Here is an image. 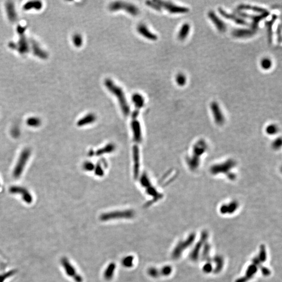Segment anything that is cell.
<instances>
[{
  "label": "cell",
  "mask_w": 282,
  "mask_h": 282,
  "mask_svg": "<svg viewBox=\"0 0 282 282\" xmlns=\"http://www.w3.org/2000/svg\"><path fill=\"white\" fill-rule=\"evenodd\" d=\"M104 84L107 90L117 97L123 114L125 116H128L130 111V107L124 92L121 88L116 85L110 78H106L104 82Z\"/></svg>",
  "instance_id": "1"
},
{
  "label": "cell",
  "mask_w": 282,
  "mask_h": 282,
  "mask_svg": "<svg viewBox=\"0 0 282 282\" xmlns=\"http://www.w3.org/2000/svg\"><path fill=\"white\" fill-rule=\"evenodd\" d=\"M109 9L112 12L124 10L133 16L137 15L140 12L139 8L136 6L130 3L122 1H115L111 3L109 5Z\"/></svg>",
  "instance_id": "2"
},
{
  "label": "cell",
  "mask_w": 282,
  "mask_h": 282,
  "mask_svg": "<svg viewBox=\"0 0 282 282\" xmlns=\"http://www.w3.org/2000/svg\"><path fill=\"white\" fill-rule=\"evenodd\" d=\"M30 154L31 151L29 148H25L22 151L13 173V176L15 179L19 178L22 175Z\"/></svg>",
  "instance_id": "3"
},
{
  "label": "cell",
  "mask_w": 282,
  "mask_h": 282,
  "mask_svg": "<svg viewBox=\"0 0 282 282\" xmlns=\"http://www.w3.org/2000/svg\"><path fill=\"white\" fill-rule=\"evenodd\" d=\"M17 30V32L20 35V38L17 44L15 43V49L17 50L20 54L25 55L29 51V44L24 34L26 28L18 26Z\"/></svg>",
  "instance_id": "4"
},
{
  "label": "cell",
  "mask_w": 282,
  "mask_h": 282,
  "mask_svg": "<svg viewBox=\"0 0 282 282\" xmlns=\"http://www.w3.org/2000/svg\"><path fill=\"white\" fill-rule=\"evenodd\" d=\"M155 1L161 7V10L162 8H163L164 9L167 10L168 12L172 14H183L186 13L189 11V8L188 7L176 5L170 2L159 0H157Z\"/></svg>",
  "instance_id": "5"
},
{
  "label": "cell",
  "mask_w": 282,
  "mask_h": 282,
  "mask_svg": "<svg viewBox=\"0 0 282 282\" xmlns=\"http://www.w3.org/2000/svg\"><path fill=\"white\" fill-rule=\"evenodd\" d=\"M237 13L238 14L239 16H240L241 17L249 18L252 20V23L251 25V29L255 32H257V30L258 29L260 22L262 20H264L266 17H268L270 14V12L258 15L250 14H248L241 11H238Z\"/></svg>",
  "instance_id": "6"
},
{
  "label": "cell",
  "mask_w": 282,
  "mask_h": 282,
  "mask_svg": "<svg viewBox=\"0 0 282 282\" xmlns=\"http://www.w3.org/2000/svg\"><path fill=\"white\" fill-rule=\"evenodd\" d=\"M61 264L68 276L73 278L76 282H83V278L76 272L75 269L66 258H62Z\"/></svg>",
  "instance_id": "7"
},
{
  "label": "cell",
  "mask_w": 282,
  "mask_h": 282,
  "mask_svg": "<svg viewBox=\"0 0 282 282\" xmlns=\"http://www.w3.org/2000/svg\"><path fill=\"white\" fill-rule=\"evenodd\" d=\"M133 216V213L131 211L114 212L110 213L103 214L100 219L102 221H106L110 219H130Z\"/></svg>",
  "instance_id": "8"
},
{
  "label": "cell",
  "mask_w": 282,
  "mask_h": 282,
  "mask_svg": "<svg viewBox=\"0 0 282 282\" xmlns=\"http://www.w3.org/2000/svg\"><path fill=\"white\" fill-rule=\"evenodd\" d=\"M9 191L12 194H20L21 195L24 201L28 204H30L32 202V195L25 188L20 186H13L10 188Z\"/></svg>",
  "instance_id": "9"
},
{
  "label": "cell",
  "mask_w": 282,
  "mask_h": 282,
  "mask_svg": "<svg viewBox=\"0 0 282 282\" xmlns=\"http://www.w3.org/2000/svg\"><path fill=\"white\" fill-rule=\"evenodd\" d=\"M218 11L219 13L223 17L225 18L227 20H231L233 22H235L236 24L241 25H247L248 23L245 20L243 19L242 17H239L236 15L231 14L226 12L225 10L223 9L221 7L218 8Z\"/></svg>",
  "instance_id": "10"
},
{
  "label": "cell",
  "mask_w": 282,
  "mask_h": 282,
  "mask_svg": "<svg viewBox=\"0 0 282 282\" xmlns=\"http://www.w3.org/2000/svg\"><path fill=\"white\" fill-rule=\"evenodd\" d=\"M208 16L209 20H211L219 32H225L226 31L227 27L225 23L215 14V13L213 11H210L208 13Z\"/></svg>",
  "instance_id": "11"
},
{
  "label": "cell",
  "mask_w": 282,
  "mask_h": 282,
  "mask_svg": "<svg viewBox=\"0 0 282 282\" xmlns=\"http://www.w3.org/2000/svg\"><path fill=\"white\" fill-rule=\"evenodd\" d=\"M137 30L140 34L144 37L146 39L153 41H155L157 39V36L151 32L145 25L143 24H139L137 27Z\"/></svg>",
  "instance_id": "12"
},
{
  "label": "cell",
  "mask_w": 282,
  "mask_h": 282,
  "mask_svg": "<svg viewBox=\"0 0 282 282\" xmlns=\"http://www.w3.org/2000/svg\"><path fill=\"white\" fill-rule=\"evenodd\" d=\"M237 10L239 11H251L255 12L258 13L260 14H264L266 13L269 12L268 10L265 9L264 8L255 6V5H249V4H241L238 5L237 7Z\"/></svg>",
  "instance_id": "13"
},
{
  "label": "cell",
  "mask_w": 282,
  "mask_h": 282,
  "mask_svg": "<svg viewBox=\"0 0 282 282\" xmlns=\"http://www.w3.org/2000/svg\"><path fill=\"white\" fill-rule=\"evenodd\" d=\"M256 32L251 29L238 28L233 30L232 34L237 38H245L252 36Z\"/></svg>",
  "instance_id": "14"
},
{
  "label": "cell",
  "mask_w": 282,
  "mask_h": 282,
  "mask_svg": "<svg viewBox=\"0 0 282 282\" xmlns=\"http://www.w3.org/2000/svg\"><path fill=\"white\" fill-rule=\"evenodd\" d=\"M5 7L8 19L11 22H15L17 20V16L14 3L10 1L7 2L5 4Z\"/></svg>",
  "instance_id": "15"
},
{
  "label": "cell",
  "mask_w": 282,
  "mask_h": 282,
  "mask_svg": "<svg viewBox=\"0 0 282 282\" xmlns=\"http://www.w3.org/2000/svg\"><path fill=\"white\" fill-rule=\"evenodd\" d=\"M32 52L36 56L42 59H46L48 58V54L46 52L42 49L39 44L35 41L31 42Z\"/></svg>",
  "instance_id": "16"
},
{
  "label": "cell",
  "mask_w": 282,
  "mask_h": 282,
  "mask_svg": "<svg viewBox=\"0 0 282 282\" xmlns=\"http://www.w3.org/2000/svg\"><path fill=\"white\" fill-rule=\"evenodd\" d=\"M277 15H273L271 19L265 22V24L267 28L268 32V40L269 44H271L272 42L273 37V26L276 20H277Z\"/></svg>",
  "instance_id": "17"
},
{
  "label": "cell",
  "mask_w": 282,
  "mask_h": 282,
  "mask_svg": "<svg viewBox=\"0 0 282 282\" xmlns=\"http://www.w3.org/2000/svg\"><path fill=\"white\" fill-rule=\"evenodd\" d=\"M190 30V25L187 23H185L181 26L178 32V37L180 40H183L187 37Z\"/></svg>",
  "instance_id": "18"
},
{
  "label": "cell",
  "mask_w": 282,
  "mask_h": 282,
  "mask_svg": "<svg viewBox=\"0 0 282 282\" xmlns=\"http://www.w3.org/2000/svg\"><path fill=\"white\" fill-rule=\"evenodd\" d=\"M42 7V4L41 1H32L26 3L23 6L24 10L25 11L34 9L36 10H40Z\"/></svg>",
  "instance_id": "19"
},
{
  "label": "cell",
  "mask_w": 282,
  "mask_h": 282,
  "mask_svg": "<svg viewBox=\"0 0 282 282\" xmlns=\"http://www.w3.org/2000/svg\"><path fill=\"white\" fill-rule=\"evenodd\" d=\"M116 270V264L114 263H110L106 269L104 276L107 281L111 280L114 275V271Z\"/></svg>",
  "instance_id": "20"
},
{
  "label": "cell",
  "mask_w": 282,
  "mask_h": 282,
  "mask_svg": "<svg viewBox=\"0 0 282 282\" xmlns=\"http://www.w3.org/2000/svg\"><path fill=\"white\" fill-rule=\"evenodd\" d=\"M212 111L213 112L214 116L217 120H221L222 119V114L220 108L219 107L217 103L216 102H213L211 105Z\"/></svg>",
  "instance_id": "21"
},
{
  "label": "cell",
  "mask_w": 282,
  "mask_h": 282,
  "mask_svg": "<svg viewBox=\"0 0 282 282\" xmlns=\"http://www.w3.org/2000/svg\"><path fill=\"white\" fill-rule=\"evenodd\" d=\"M26 123L29 127H38L42 124V121L37 117H30L27 120Z\"/></svg>",
  "instance_id": "22"
},
{
  "label": "cell",
  "mask_w": 282,
  "mask_h": 282,
  "mask_svg": "<svg viewBox=\"0 0 282 282\" xmlns=\"http://www.w3.org/2000/svg\"><path fill=\"white\" fill-rule=\"evenodd\" d=\"M95 119H96V117H95L94 114H88L86 116L84 117L83 118L81 119L78 122V125H82L83 124L92 122L94 121H95Z\"/></svg>",
  "instance_id": "23"
},
{
  "label": "cell",
  "mask_w": 282,
  "mask_h": 282,
  "mask_svg": "<svg viewBox=\"0 0 282 282\" xmlns=\"http://www.w3.org/2000/svg\"><path fill=\"white\" fill-rule=\"evenodd\" d=\"M134 257L132 255H129L122 259V264L125 268H130L133 265Z\"/></svg>",
  "instance_id": "24"
},
{
  "label": "cell",
  "mask_w": 282,
  "mask_h": 282,
  "mask_svg": "<svg viewBox=\"0 0 282 282\" xmlns=\"http://www.w3.org/2000/svg\"><path fill=\"white\" fill-rule=\"evenodd\" d=\"M72 41L73 44L76 47L80 48L82 46L83 43V40L82 36L80 34H76L73 36Z\"/></svg>",
  "instance_id": "25"
},
{
  "label": "cell",
  "mask_w": 282,
  "mask_h": 282,
  "mask_svg": "<svg viewBox=\"0 0 282 282\" xmlns=\"http://www.w3.org/2000/svg\"><path fill=\"white\" fill-rule=\"evenodd\" d=\"M176 82L179 86H183L187 83V78L183 73H179L176 77Z\"/></svg>",
  "instance_id": "26"
},
{
  "label": "cell",
  "mask_w": 282,
  "mask_h": 282,
  "mask_svg": "<svg viewBox=\"0 0 282 282\" xmlns=\"http://www.w3.org/2000/svg\"><path fill=\"white\" fill-rule=\"evenodd\" d=\"M260 65L263 69L267 70L271 68L272 65V62L270 59L264 58L261 61Z\"/></svg>",
  "instance_id": "27"
},
{
  "label": "cell",
  "mask_w": 282,
  "mask_h": 282,
  "mask_svg": "<svg viewBox=\"0 0 282 282\" xmlns=\"http://www.w3.org/2000/svg\"><path fill=\"white\" fill-rule=\"evenodd\" d=\"M147 273L151 277L156 278L161 275V270H158L155 268H149L147 270Z\"/></svg>",
  "instance_id": "28"
},
{
  "label": "cell",
  "mask_w": 282,
  "mask_h": 282,
  "mask_svg": "<svg viewBox=\"0 0 282 282\" xmlns=\"http://www.w3.org/2000/svg\"><path fill=\"white\" fill-rule=\"evenodd\" d=\"M146 4L149 7L153 8L156 11H161V7L159 6L157 3L155 1H147L146 2Z\"/></svg>",
  "instance_id": "29"
},
{
  "label": "cell",
  "mask_w": 282,
  "mask_h": 282,
  "mask_svg": "<svg viewBox=\"0 0 282 282\" xmlns=\"http://www.w3.org/2000/svg\"><path fill=\"white\" fill-rule=\"evenodd\" d=\"M171 271H172L171 267H170L169 266H166L161 270V275L168 276L171 273Z\"/></svg>",
  "instance_id": "30"
},
{
  "label": "cell",
  "mask_w": 282,
  "mask_h": 282,
  "mask_svg": "<svg viewBox=\"0 0 282 282\" xmlns=\"http://www.w3.org/2000/svg\"><path fill=\"white\" fill-rule=\"evenodd\" d=\"M276 36H277V42L281 43L282 42V27L281 24L278 25L277 26Z\"/></svg>",
  "instance_id": "31"
},
{
  "label": "cell",
  "mask_w": 282,
  "mask_h": 282,
  "mask_svg": "<svg viewBox=\"0 0 282 282\" xmlns=\"http://www.w3.org/2000/svg\"><path fill=\"white\" fill-rule=\"evenodd\" d=\"M12 273V272H11L8 273H6V274H1V275H0V282H4V281L5 278H6L7 276H10V274L11 275Z\"/></svg>",
  "instance_id": "32"
},
{
  "label": "cell",
  "mask_w": 282,
  "mask_h": 282,
  "mask_svg": "<svg viewBox=\"0 0 282 282\" xmlns=\"http://www.w3.org/2000/svg\"><path fill=\"white\" fill-rule=\"evenodd\" d=\"M12 133V135L14 137H16L20 134V130H18V128H15L13 130Z\"/></svg>",
  "instance_id": "33"
}]
</instances>
